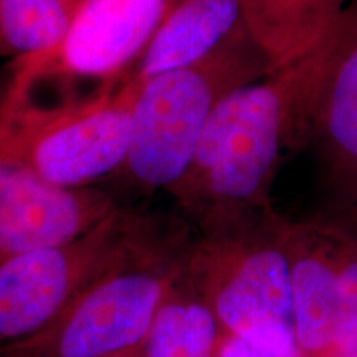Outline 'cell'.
Segmentation results:
<instances>
[{"label":"cell","mask_w":357,"mask_h":357,"mask_svg":"<svg viewBox=\"0 0 357 357\" xmlns=\"http://www.w3.org/2000/svg\"><path fill=\"white\" fill-rule=\"evenodd\" d=\"M324 47L234 89L213 109L189 169L167 190L204 234L271 207L284 153L306 149Z\"/></svg>","instance_id":"6da1fadb"},{"label":"cell","mask_w":357,"mask_h":357,"mask_svg":"<svg viewBox=\"0 0 357 357\" xmlns=\"http://www.w3.org/2000/svg\"><path fill=\"white\" fill-rule=\"evenodd\" d=\"M271 73L247 30L197 63L139 83L121 171L141 190H169L189 169L217 105Z\"/></svg>","instance_id":"7a4b0ae2"},{"label":"cell","mask_w":357,"mask_h":357,"mask_svg":"<svg viewBox=\"0 0 357 357\" xmlns=\"http://www.w3.org/2000/svg\"><path fill=\"white\" fill-rule=\"evenodd\" d=\"M141 84L129 73L93 95L35 105L26 95L0 101V155L60 189H89L119 172Z\"/></svg>","instance_id":"3957f363"},{"label":"cell","mask_w":357,"mask_h":357,"mask_svg":"<svg viewBox=\"0 0 357 357\" xmlns=\"http://www.w3.org/2000/svg\"><path fill=\"white\" fill-rule=\"evenodd\" d=\"M184 273L222 334L293 326L291 222L273 207L205 231L189 245Z\"/></svg>","instance_id":"277c9868"},{"label":"cell","mask_w":357,"mask_h":357,"mask_svg":"<svg viewBox=\"0 0 357 357\" xmlns=\"http://www.w3.org/2000/svg\"><path fill=\"white\" fill-rule=\"evenodd\" d=\"M189 245L158 236L96 280L35 336L0 357H108L144 347L155 312L184 270Z\"/></svg>","instance_id":"5b68a950"},{"label":"cell","mask_w":357,"mask_h":357,"mask_svg":"<svg viewBox=\"0 0 357 357\" xmlns=\"http://www.w3.org/2000/svg\"><path fill=\"white\" fill-rule=\"evenodd\" d=\"M158 236L153 222L118 207L75 238L0 265V349L47 328L84 289Z\"/></svg>","instance_id":"8992f818"},{"label":"cell","mask_w":357,"mask_h":357,"mask_svg":"<svg viewBox=\"0 0 357 357\" xmlns=\"http://www.w3.org/2000/svg\"><path fill=\"white\" fill-rule=\"evenodd\" d=\"M291 300L305 357H328L357 328V236L339 222L291 223Z\"/></svg>","instance_id":"52a82bcc"},{"label":"cell","mask_w":357,"mask_h":357,"mask_svg":"<svg viewBox=\"0 0 357 357\" xmlns=\"http://www.w3.org/2000/svg\"><path fill=\"white\" fill-rule=\"evenodd\" d=\"M306 149L314 158L321 217L342 222L357 211V0L326 40Z\"/></svg>","instance_id":"ba28073f"},{"label":"cell","mask_w":357,"mask_h":357,"mask_svg":"<svg viewBox=\"0 0 357 357\" xmlns=\"http://www.w3.org/2000/svg\"><path fill=\"white\" fill-rule=\"evenodd\" d=\"M176 0H82L65 37L50 52L17 65L8 95H24L43 77L93 78L129 75Z\"/></svg>","instance_id":"9c48e42d"},{"label":"cell","mask_w":357,"mask_h":357,"mask_svg":"<svg viewBox=\"0 0 357 357\" xmlns=\"http://www.w3.org/2000/svg\"><path fill=\"white\" fill-rule=\"evenodd\" d=\"M116 208L105 192L53 187L0 155V265L30 250L75 238Z\"/></svg>","instance_id":"30bf717a"},{"label":"cell","mask_w":357,"mask_h":357,"mask_svg":"<svg viewBox=\"0 0 357 357\" xmlns=\"http://www.w3.org/2000/svg\"><path fill=\"white\" fill-rule=\"evenodd\" d=\"M245 29L242 0H176L142 52L137 83L204 60Z\"/></svg>","instance_id":"8fae6325"},{"label":"cell","mask_w":357,"mask_h":357,"mask_svg":"<svg viewBox=\"0 0 357 357\" xmlns=\"http://www.w3.org/2000/svg\"><path fill=\"white\" fill-rule=\"evenodd\" d=\"M248 38L271 71L303 60L334 32L347 0H242Z\"/></svg>","instance_id":"7c38bea8"},{"label":"cell","mask_w":357,"mask_h":357,"mask_svg":"<svg viewBox=\"0 0 357 357\" xmlns=\"http://www.w3.org/2000/svg\"><path fill=\"white\" fill-rule=\"evenodd\" d=\"M222 329L182 270L155 312L146 357H218Z\"/></svg>","instance_id":"4fadbf2b"},{"label":"cell","mask_w":357,"mask_h":357,"mask_svg":"<svg viewBox=\"0 0 357 357\" xmlns=\"http://www.w3.org/2000/svg\"><path fill=\"white\" fill-rule=\"evenodd\" d=\"M73 17L66 0H0V60H32L53 50Z\"/></svg>","instance_id":"5bb4252c"},{"label":"cell","mask_w":357,"mask_h":357,"mask_svg":"<svg viewBox=\"0 0 357 357\" xmlns=\"http://www.w3.org/2000/svg\"><path fill=\"white\" fill-rule=\"evenodd\" d=\"M328 357H357V328L347 334L334 349L329 352Z\"/></svg>","instance_id":"9a60e30c"},{"label":"cell","mask_w":357,"mask_h":357,"mask_svg":"<svg viewBox=\"0 0 357 357\" xmlns=\"http://www.w3.org/2000/svg\"><path fill=\"white\" fill-rule=\"evenodd\" d=\"M339 223H341V225H344L346 229H349L352 234L357 236V211L354 213H351L349 217L344 218V220L339 222Z\"/></svg>","instance_id":"2e32d148"},{"label":"cell","mask_w":357,"mask_h":357,"mask_svg":"<svg viewBox=\"0 0 357 357\" xmlns=\"http://www.w3.org/2000/svg\"><path fill=\"white\" fill-rule=\"evenodd\" d=\"M108 357H146L144 356V347H137V349H131L126 352H119V354L108 356Z\"/></svg>","instance_id":"e0dca14e"},{"label":"cell","mask_w":357,"mask_h":357,"mask_svg":"<svg viewBox=\"0 0 357 357\" xmlns=\"http://www.w3.org/2000/svg\"><path fill=\"white\" fill-rule=\"evenodd\" d=\"M66 2L70 3V7L73 8V13H75V10H77V7L79 6V2H82V0H66Z\"/></svg>","instance_id":"ac0fdd59"}]
</instances>
